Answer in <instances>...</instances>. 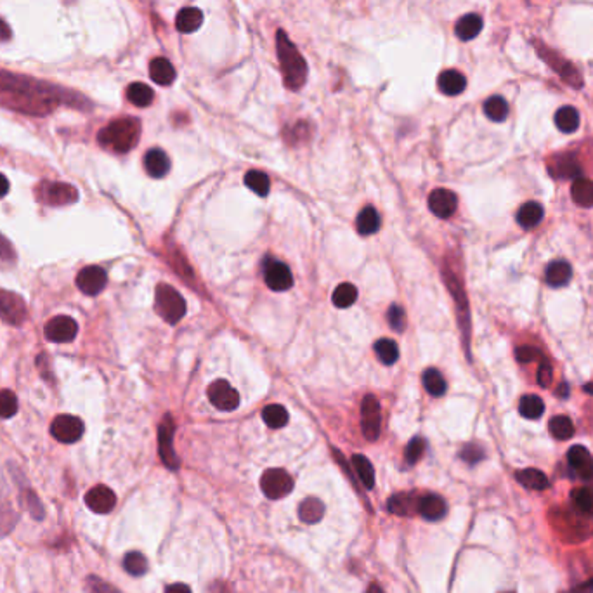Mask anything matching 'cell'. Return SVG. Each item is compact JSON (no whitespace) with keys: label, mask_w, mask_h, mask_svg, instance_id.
<instances>
[{"label":"cell","mask_w":593,"mask_h":593,"mask_svg":"<svg viewBox=\"0 0 593 593\" xmlns=\"http://www.w3.org/2000/svg\"><path fill=\"white\" fill-rule=\"evenodd\" d=\"M357 298V289L352 285V283H342V285L336 286L335 290H333V305H336V307L340 309H346L350 307V305L356 302Z\"/></svg>","instance_id":"cell-43"},{"label":"cell","mask_w":593,"mask_h":593,"mask_svg":"<svg viewBox=\"0 0 593 593\" xmlns=\"http://www.w3.org/2000/svg\"><path fill=\"white\" fill-rule=\"evenodd\" d=\"M35 196L44 205L65 206L72 205V203L79 200V191L72 184H66V182L42 181L35 188Z\"/></svg>","instance_id":"cell-4"},{"label":"cell","mask_w":593,"mask_h":593,"mask_svg":"<svg viewBox=\"0 0 593 593\" xmlns=\"http://www.w3.org/2000/svg\"><path fill=\"white\" fill-rule=\"evenodd\" d=\"M505 593H514V592H505Z\"/></svg>","instance_id":"cell-61"},{"label":"cell","mask_w":593,"mask_h":593,"mask_svg":"<svg viewBox=\"0 0 593 593\" xmlns=\"http://www.w3.org/2000/svg\"><path fill=\"white\" fill-rule=\"evenodd\" d=\"M276 49H278L279 65H282L286 87L290 90H298L307 80V63L283 30H279L276 35Z\"/></svg>","instance_id":"cell-2"},{"label":"cell","mask_w":593,"mask_h":593,"mask_svg":"<svg viewBox=\"0 0 593 593\" xmlns=\"http://www.w3.org/2000/svg\"><path fill=\"white\" fill-rule=\"evenodd\" d=\"M460 456H462V460H465L469 465H476L477 462H480V460L484 458V451L480 446L466 444L465 448L462 449V453H460Z\"/></svg>","instance_id":"cell-50"},{"label":"cell","mask_w":593,"mask_h":593,"mask_svg":"<svg viewBox=\"0 0 593 593\" xmlns=\"http://www.w3.org/2000/svg\"><path fill=\"white\" fill-rule=\"evenodd\" d=\"M484 113L489 120L503 122L508 117V103L501 96H493L484 103Z\"/></svg>","instance_id":"cell-42"},{"label":"cell","mask_w":593,"mask_h":593,"mask_svg":"<svg viewBox=\"0 0 593 593\" xmlns=\"http://www.w3.org/2000/svg\"><path fill=\"white\" fill-rule=\"evenodd\" d=\"M127 99L138 108H148L154 99V92L149 86L141 82L131 83L127 89Z\"/></svg>","instance_id":"cell-32"},{"label":"cell","mask_w":593,"mask_h":593,"mask_svg":"<svg viewBox=\"0 0 593 593\" xmlns=\"http://www.w3.org/2000/svg\"><path fill=\"white\" fill-rule=\"evenodd\" d=\"M108 275L99 266H87L76 275V286L82 293L90 297H96L106 289Z\"/></svg>","instance_id":"cell-11"},{"label":"cell","mask_w":593,"mask_h":593,"mask_svg":"<svg viewBox=\"0 0 593 593\" xmlns=\"http://www.w3.org/2000/svg\"><path fill=\"white\" fill-rule=\"evenodd\" d=\"M44 333L49 342L66 343L75 339L76 333H79V325L70 316H56L45 325Z\"/></svg>","instance_id":"cell-10"},{"label":"cell","mask_w":593,"mask_h":593,"mask_svg":"<svg viewBox=\"0 0 593 593\" xmlns=\"http://www.w3.org/2000/svg\"><path fill=\"white\" fill-rule=\"evenodd\" d=\"M375 354L384 364H394L399 357L398 343L391 339H380L375 342Z\"/></svg>","instance_id":"cell-41"},{"label":"cell","mask_w":593,"mask_h":593,"mask_svg":"<svg viewBox=\"0 0 593 593\" xmlns=\"http://www.w3.org/2000/svg\"><path fill=\"white\" fill-rule=\"evenodd\" d=\"M261 489L269 500H282L292 493L293 479L286 470L269 469L261 477Z\"/></svg>","instance_id":"cell-5"},{"label":"cell","mask_w":593,"mask_h":593,"mask_svg":"<svg viewBox=\"0 0 593 593\" xmlns=\"http://www.w3.org/2000/svg\"><path fill=\"white\" fill-rule=\"evenodd\" d=\"M154 305H156V312L170 325L181 321L186 316V300L182 298L181 293L175 289H172L170 285H161L156 286V292H154Z\"/></svg>","instance_id":"cell-3"},{"label":"cell","mask_w":593,"mask_h":593,"mask_svg":"<svg viewBox=\"0 0 593 593\" xmlns=\"http://www.w3.org/2000/svg\"><path fill=\"white\" fill-rule=\"evenodd\" d=\"M542 357V352H539L536 347H519L517 349V359L521 361V363H531V361L539 359Z\"/></svg>","instance_id":"cell-51"},{"label":"cell","mask_w":593,"mask_h":593,"mask_svg":"<svg viewBox=\"0 0 593 593\" xmlns=\"http://www.w3.org/2000/svg\"><path fill=\"white\" fill-rule=\"evenodd\" d=\"M423 385H425V391L429 392L434 398H441L446 392V380L441 375L439 370L436 368H429V370L423 371Z\"/></svg>","instance_id":"cell-40"},{"label":"cell","mask_w":593,"mask_h":593,"mask_svg":"<svg viewBox=\"0 0 593 593\" xmlns=\"http://www.w3.org/2000/svg\"><path fill=\"white\" fill-rule=\"evenodd\" d=\"M567 462L571 469L585 480V482L593 484V458L587 448L583 446H573L567 453Z\"/></svg>","instance_id":"cell-16"},{"label":"cell","mask_w":593,"mask_h":593,"mask_svg":"<svg viewBox=\"0 0 593 593\" xmlns=\"http://www.w3.org/2000/svg\"><path fill=\"white\" fill-rule=\"evenodd\" d=\"M550 175L555 179H580L581 167L573 154L553 156L549 163Z\"/></svg>","instance_id":"cell-17"},{"label":"cell","mask_w":593,"mask_h":593,"mask_svg":"<svg viewBox=\"0 0 593 593\" xmlns=\"http://www.w3.org/2000/svg\"><path fill=\"white\" fill-rule=\"evenodd\" d=\"M23 501L26 510L30 512V515L37 521L44 519V507H42L40 500L37 498V494L31 493V491H23Z\"/></svg>","instance_id":"cell-46"},{"label":"cell","mask_w":593,"mask_h":593,"mask_svg":"<svg viewBox=\"0 0 593 593\" xmlns=\"http://www.w3.org/2000/svg\"><path fill=\"white\" fill-rule=\"evenodd\" d=\"M7 193H9V181H7L6 175L0 174V198H3Z\"/></svg>","instance_id":"cell-57"},{"label":"cell","mask_w":593,"mask_h":593,"mask_svg":"<svg viewBox=\"0 0 593 593\" xmlns=\"http://www.w3.org/2000/svg\"><path fill=\"white\" fill-rule=\"evenodd\" d=\"M17 413V398L13 391H0V419H13Z\"/></svg>","instance_id":"cell-45"},{"label":"cell","mask_w":593,"mask_h":593,"mask_svg":"<svg viewBox=\"0 0 593 593\" xmlns=\"http://www.w3.org/2000/svg\"><path fill=\"white\" fill-rule=\"evenodd\" d=\"M366 593H385L384 590H382L380 587H378V585H371L370 588H368V592Z\"/></svg>","instance_id":"cell-59"},{"label":"cell","mask_w":593,"mask_h":593,"mask_svg":"<svg viewBox=\"0 0 593 593\" xmlns=\"http://www.w3.org/2000/svg\"><path fill=\"white\" fill-rule=\"evenodd\" d=\"M350 463H352L354 470H356L357 477H359V480L363 482V486L366 487V489H371L375 484V470L370 460L363 455H354L352 458H350Z\"/></svg>","instance_id":"cell-33"},{"label":"cell","mask_w":593,"mask_h":593,"mask_svg":"<svg viewBox=\"0 0 593 593\" xmlns=\"http://www.w3.org/2000/svg\"><path fill=\"white\" fill-rule=\"evenodd\" d=\"M437 86H439V90L446 96H458V94L465 90L466 79L456 70H446L437 79Z\"/></svg>","instance_id":"cell-21"},{"label":"cell","mask_w":593,"mask_h":593,"mask_svg":"<svg viewBox=\"0 0 593 593\" xmlns=\"http://www.w3.org/2000/svg\"><path fill=\"white\" fill-rule=\"evenodd\" d=\"M480 30H482V17L479 14H466V16L460 17L455 26L456 37L463 42L476 38L480 33Z\"/></svg>","instance_id":"cell-25"},{"label":"cell","mask_w":593,"mask_h":593,"mask_svg":"<svg viewBox=\"0 0 593 593\" xmlns=\"http://www.w3.org/2000/svg\"><path fill=\"white\" fill-rule=\"evenodd\" d=\"M206 394L210 403L220 412H234L240 406V394L227 380H216L210 384Z\"/></svg>","instance_id":"cell-8"},{"label":"cell","mask_w":593,"mask_h":593,"mask_svg":"<svg viewBox=\"0 0 593 593\" xmlns=\"http://www.w3.org/2000/svg\"><path fill=\"white\" fill-rule=\"evenodd\" d=\"M387 321L391 325L392 330L396 332H403L405 330V312L399 305H391L387 312Z\"/></svg>","instance_id":"cell-49"},{"label":"cell","mask_w":593,"mask_h":593,"mask_svg":"<svg viewBox=\"0 0 593 593\" xmlns=\"http://www.w3.org/2000/svg\"><path fill=\"white\" fill-rule=\"evenodd\" d=\"M567 593H593V580H588L587 583L578 585V587H574L573 590H569Z\"/></svg>","instance_id":"cell-54"},{"label":"cell","mask_w":593,"mask_h":593,"mask_svg":"<svg viewBox=\"0 0 593 593\" xmlns=\"http://www.w3.org/2000/svg\"><path fill=\"white\" fill-rule=\"evenodd\" d=\"M139 136H141V122L138 118H118L110 125L101 129L97 134V141L104 149H110L113 153H127L138 145Z\"/></svg>","instance_id":"cell-1"},{"label":"cell","mask_w":593,"mask_h":593,"mask_svg":"<svg viewBox=\"0 0 593 593\" xmlns=\"http://www.w3.org/2000/svg\"><path fill=\"white\" fill-rule=\"evenodd\" d=\"M543 220V206L536 202L524 203L517 212L519 226L524 229H533Z\"/></svg>","instance_id":"cell-27"},{"label":"cell","mask_w":593,"mask_h":593,"mask_svg":"<svg viewBox=\"0 0 593 593\" xmlns=\"http://www.w3.org/2000/svg\"><path fill=\"white\" fill-rule=\"evenodd\" d=\"M158 446H160V456L168 469H177L179 460L174 451V420L165 416L158 430Z\"/></svg>","instance_id":"cell-12"},{"label":"cell","mask_w":593,"mask_h":593,"mask_svg":"<svg viewBox=\"0 0 593 593\" xmlns=\"http://www.w3.org/2000/svg\"><path fill=\"white\" fill-rule=\"evenodd\" d=\"M458 198L449 189H434L429 195V209L439 219H449L456 212Z\"/></svg>","instance_id":"cell-14"},{"label":"cell","mask_w":593,"mask_h":593,"mask_svg":"<svg viewBox=\"0 0 593 593\" xmlns=\"http://www.w3.org/2000/svg\"><path fill=\"white\" fill-rule=\"evenodd\" d=\"M549 430L557 441H567L574 436V423L566 415L553 416L549 423Z\"/></svg>","instance_id":"cell-37"},{"label":"cell","mask_w":593,"mask_h":593,"mask_svg":"<svg viewBox=\"0 0 593 593\" xmlns=\"http://www.w3.org/2000/svg\"><path fill=\"white\" fill-rule=\"evenodd\" d=\"M17 522V512L3 494H0V536L9 535Z\"/></svg>","instance_id":"cell-38"},{"label":"cell","mask_w":593,"mask_h":593,"mask_svg":"<svg viewBox=\"0 0 593 593\" xmlns=\"http://www.w3.org/2000/svg\"><path fill=\"white\" fill-rule=\"evenodd\" d=\"M519 412L524 419L528 420H538L545 412V405H543L542 398L535 394H528L521 399L519 403Z\"/></svg>","instance_id":"cell-36"},{"label":"cell","mask_w":593,"mask_h":593,"mask_svg":"<svg viewBox=\"0 0 593 593\" xmlns=\"http://www.w3.org/2000/svg\"><path fill=\"white\" fill-rule=\"evenodd\" d=\"M557 392H559V398H567L569 396V387H567V384H560L559 389H557Z\"/></svg>","instance_id":"cell-58"},{"label":"cell","mask_w":593,"mask_h":593,"mask_svg":"<svg viewBox=\"0 0 593 593\" xmlns=\"http://www.w3.org/2000/svg\"><path fill=\"white\" fill-rule=\"evenodd\" d=\"M245 186H247L250 191H254L259 196H268L269 189H271V181H269L268 175L261 170H250L245 175Z\"/></svg>","instance_id":"cell-39"},{"label":"cell","mask_w":593,"mask_h":593,"mask_svg":"<svg viewBox=\"0 0 593 593\" xmlns=\"http://www.w3.org/2000/svg\"><path fill=\"white\" fill-rule=\"evenodd\" d=\"M203 23V13L198 7H186V9L179 10L177 17H175V28L181 33H195L200 30Z\"/></svg>","instance_id":"cell-22"},{"label":"cell","mask_w":593,"mask_h":593,"mask_svg":"<svg viewBox=\"0 0 593 593\" xmlns=\"http://www.w3.org/2000/svg\"><path fill=\"white\" fill-rule=\"evenodd\" d=\"M574 510L580 514L593 517V489L592 487H578L571 493Z\"/></svg>","instance_id":"cell-34"},{"label":"cell","mask_w":593,"mask_h":593,"mask_svg":"<svg viewBox=\"0 0 593 593\" xmlns=\"http://www.w3.org/2000/svg\"><path fill=\"white\" fill-rule=\"evenodd\" d=\"M149 76L153 82L158 83V86L167 87L174 83L177 73H175V68L172 66V63L168 61V59L156 58L153 59L149 65Z\"/></svg>","instance_id":"cell-20"},{"label":"cell","mask_w":593,"mask_h":593,"mask_svg":"<svg viewBox=\"0 0 593 593\" xmlns=\"http://www.w3.org/2000/svg\"><path fill=\"white\" fill-rule=\"evenodd\" d=\"M361 430L368 441H377L382 432V408L375 396H366L361 403Z\"/></svg>","instance_id":"cell-6"},{"label":"cell","mask_w":593,"mask_h":593,"mask_svg":"<svg viewBox=\"0 0 593 593\" xmlns=\"http://www.w3.org/2000/svg\"><path fill=\"white\" fill-rule=\"evenodd\" d=\"M14 261V248L6 238L0 234V264H10Z\"/></svg>","instance_id":"cell-52"},{"label":"cell","mask_w":593,"mask_h":593,"mask_svg":"<svg viewBox=\"0 0 593 593\" xmlns=\"http://www.w3.org/2000/svg\"><path fill=\"white\" fill-rule=\"evenodd\" d=\"M264 279L266 285L275 292H285L293 286V276L289 266L283 262L271 261L264 269Z\"/></svg>","instance_id":"cell-13"},{"label":"cell","mask_w":593,"mask_h":593,"mask_svg":"<svg viewBox=\"0 0 593 593\" xmlns=\"http://www.w3.org/2000/svg\"><path fill=\"white\" fill-rule=\"evenodd\" d=\"M585 391H587L588 394L593 396V384H587V385H585Z\"/></svg>","instance_id":"cell-60"},{"label":"cell","mask_w":593,"mask_h":593,"mask_svg":"<svg viewBox=\"0 0 593 593\" xmlns=\"http://www.w3.org/2000/svg\"><path fill=\"white\" fill-rule=\"evenodd\" d=\"M546 283L553 289H562V286L569 285L571 278H573V269L566 261H555L549 264L546 268Z\"/></svg>","instance_id":"cell-23"},{"label":"cell","mask_w":593,"mask_h":593,"mask_svg":"<svg viewBox=\"0 0 593 593\" xmlns=\"http://www.w3.org/2000/svg\"><path fill=\"white\" fill-rule=\"evenodd\" d=\"M0 318L7 325H23L26 319V304L23 298L7 290H0Z\"/></svg>","instance_id":"cell-9"},{"label":"cell","mask_w":593,"mask_h":593,"mask_svg":"<svg viewBox=\"0 0 593 593\" xmlns=\"http://www.w3.org/2000/svg\"><path fill=\"white\" fill-rule=\"evenodd\" d=\"M87 592L89 593H122L120 590L113 587V585L106 583L104 580L97 576H89L87 578Z\"/></svg>","instance_id":"cell-48"},{"label":"cell","mask_w":593,"mask_h":593,"mask_svg":"<svg viewBox=\"0 0 593 593\" xmlns=\"http://www.w3.org/2000/svg\"><path fill=\"white\" fill-rule=\"evenodd\" d=\"M425 446H427L425 441H423L422 437H415V439L408 444V448H406L405 451L406 462H408L409 465H415V463L422 458L423 453H425Z\"/></svg>","instance_id":"cell-47"},{"label":"cell","mask_w":593,"mask_h":593,"mask_svg":"<svg viewBox=\"0 0 593 593\" xmlns=\"http://www.w3.org/2000/svg\"><path fill=\"white\" fill-rule=\"evenodd\" d=\"M323 515H325V503L319 498H305L298 507V517L302 522H307V524L319 522Z\"/></svg>","instance_id":"cell-30"},{"label":"cell","mask_w":593,"mask_h":593,"mask_svg":"<svg viewBox=\"0 0 593 593\" xmlns=\"http://www.w3.org/2000/svg\"><path fill=\"white\" fill-rule=\"evenodd\" d=\"M124 567L132 576H143L148 571V560L141 552H129L124 559Z\"/></svg>","instance_id":"cell-44"},{"label":"cell","mask_w":593,"mask_h":593,"mask_svg":"<svg viewBox=\"0 0 593 593\" xmlns=\"http://www.w3.org/2000/svg\"><path fill=\"white\" fill-rule=\"evenodd\" d=\"M83 430H86V425L82 420L73 415H59L51 423V436L63 444H73L80 441Z\"/></svg>","instance_id":"cell-7"},{"label":"cell","mask_w":593,"mask_h":593,"mask_svg":"<svg viewBox=\"0 0 593 593\" xmlns=\"http://www.w3.org/2000/svg\"><path fill=\"white\" fill-rule=\"evenodd\" d=\"M448 512V505L439 494H425L419 500V514L427 521H441Z\"/></svg>","instance_id":"cell-18"},{"label":"cell","mask_w":593,"mask_h":593,"mask_svg":"<svg viewBox=\"0 0 593 593\" xmlns=\"http://www.w3.org/2000/svg\"><path fill=\"white\" fill-rule=\"evenodd\" d=\"M552 366H550L546 361H543L542 364H539V370H538V384L542 385V387H550V384H552Z\"/></svg>","instance_id":"cell-53"},{"label":"cell","mask_w":593,"mask_h":593,"mask_svg":"<svg viewBox=\"0 0 593 593\" xmlns=\"http://www.w3.org/2000/svg\"><path fill=\"white\" fill-rule=\"evenodd\" d=\"M555 125L564 134H573L580 127V113L573 106H562L555 113Z\"/></svg>","instance_id":"cell-31"},{"label":"cell","mask_w":593,"mask_h":593,"mask_svg":"<svg viewBox=\"0 0 593 593\" xmlns=\"http://www.w3.org/2000/svg\"><path fill=\"white\" fill-rule=\"evenodd\" d=\"M420 496L413 493H398L389 498V512L396 515H412L413 512H419Z\"/></svg>","instance_id":"cell-24"},{"label":"cell","mask_w":593,"mask_h":593,"mask_svg":"<svg viewBox=\"0 0 593 593\" xmlns=\"http://www.w3.org/2000/svg\"><path fill=\"white\" fill-rule=\"evenodd\" d=\"M10 37H13V31H10V28L7 26L6 21L0 19V40L6 42V40H9Z\"/></svg>","instance_id":"cell-55"},{"label":"cell","mask_w":593,"mask_h":593,"mask_svg":"<svg viewBox=\"0 0 593 593\" xmlns=\"http://www.w3.org/2000/svg\"><path fill=\"white\" fill-rule=\"evenodd\" d=\"M571 196H573L576 205L590 209L593 206V181L585 177L574 179L573 186H571Z\"/></svg>","instance_id":"cell-28"},{"label":"cell","mask_w":593,"mask_h":593,"mask_svg":"<svg viewBox=\"0 0 593 593\" xmlns=\"http://www.w3.org/2000/svg\"><path fill=\"white\" fill-rule=\"evenodd\" d=\"M145 168L148 175L154 179L165 177L170 170V158L163 149L153 148L145 154Z\"/></svg>","instance_id":"cell-19"},{"label":"cell","mask_w":593,"mask_h":593,"mask_svg":"<svg viewBox=\"0 0 593 593\" xmlns=\"http://www.w3.org/2000/svg\"><path fill=\"white\" fill-rule=\"evenodd\" d=\"M515 477H517L519 482L524 487H528V489L543 491L550 486L549 477L538 469H522L515 473Z\"/></svg>","instance_id":"cell-29"},{"label":"cell","mask_w":593,"mask_h":593,"mask_svg":"<svg viewBox=\"0 0 593 593\" xmlns=\"http://www.w3.org/2000/svg\"><path fill=\"white\" fill-rule=\"evenodd\" d=\"M262 420L271 429H282L289 423V412L282 405H269L262 409Z\"/></svg>","instance_id":"cell-35"},{"label":"cell","mask_w":593,"mask_h":593,"mask_svg":"<svg viewBox=\"0 0 593 593\" xmlns=\"http://www.w3.org/2000/svg\"><path fill=\"white\" fill-rule=\"evenodd\" d=\"M380 224H382L380 213H378L377 209L371 205L364 206L356 219L357 231H359V234H364V236L377 233V231L380 229Z\"/></svg>","instance_id":"cell-26"},{"label":"cell","mask_w":593,"mask_h":593,"mask_svg":"<svg viewBox=\"0 0 593 593\" xmlns=\"http://www.w3.org/2000/svg\"><path fill=\"white\" fill-rule=\"evenodd\" d=\"M165 593H191V590H189V587H186V585L175 583V585H170Z\"/></svg>","instance_id":"cell-56"},{"label":"cell","mask_w":593,"mask_h":593,"mask_svg":"<svg viewBox=\"0 0 593 593\" xmlns=\"http://www.w3.org/2000/svg\"><path fill=\"white\" fill-rule=\"evenodd\" d=\"M86 505L94 514H110L117 505V494L106 486H96L86 494Z\"/></svg>","instance_id":"cell-15"}]
</instances>
